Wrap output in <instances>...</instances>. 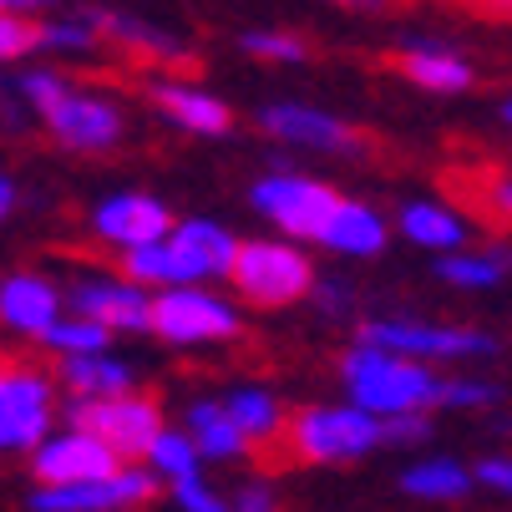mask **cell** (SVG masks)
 I'll use <instances>...</instances> for the list:
<instances>
[{
    "label": "cell",
    "instance_id": "23",
    "mask_svg": "<svg viewBox=\"0 0 512 512\" xmlns=\"http://www.w3.org/2000/svg\"><path fill=\"white\" fill-rule=\"evenodd\" d=\"M178 426L188 431V442H193V452H198L203 467H229V462L254 457L249 436L229 421V411L218 406V396H193V401L183 406V421H178Z\"/></svg>",
    "mask_w": 512,
    "mask_h": 512
},
{
    "label": "cell",
    "instance_id": "15",
    "mask_svg": "<svg viewBox=\"0 0 512 512\" xmlns=\"http://www.w3.org/2000/svg\"><path fill=\"white\" fill-rule=\"evenodd\" d=\"M26 462H31L36 487H82V482H102L107 472L122 467V462L97 442V436L66 426V421L46 436V442H41Z\"/></svg>",
    "mask_w": 512,
    "mask_h": 512
},
{
    "label": "cell",
    "instance_id": "8",
    "mask_svg": "<svg viewBox=\"0 0 512 512\" xmlns=\"http://www.w3.org/2000/svg\"><path fill=\"white\" fill-rule=\"evenodd\" d=\"M56 416H61V391L51 371L31 360L0 365V452L31 457L56 431Z\"/></svg>",
    "mask_w": 512,
    "mask_h": 512
},
{
    "label": "cell",
    "instance_id": "7",
    "mask_svg": "<svg viewBox=\"0 0 512 512\" xmlns=\"http://www.w3.org/2000/svg\"><path fill=\"white\" fill-rule=\"evenodd\" d=\"M340 198L345 193H335L325 178L300 173V168H284V163L259 173L254 188H249V208L269 224L274 239H289V244H315Z\"/></svg>",
    "mask_w": 512,
    "mask_h": 512
},
{
    "label": "cell",
    "instance_id": "11",
    "mask_svg": "<svg viewBox=\"0 0 512 512\" xmlns=\"http://www.w3.org/2000/svg\"><path fill=\"white\" fill-rule=\"evenodd\" d=\"M259 132L284 142V148H300V153H320V158H365L371 142L365 132L315 102H264L259 107Z\"/></svg>",
    "mask_w": 512,
    "mask_h": 512
},
{
    "label": "cell",
    "instance_id": "45",
    "mask_svg": "<svg viewBox=\"0 0 512 512\" xmlns=\"http://www.w3.org/2000/svg\"><path fill=\"white\" fill-rule=\"evenodd\" d=\"M6 102H16V87H6V82H0V107H6Z\"/></svg>",
    "mask_w": 512,
    "mask_h": 512
},
{
    "label": "cell",
    "instance_id": "44",
    "mask_svg": "<svg viewBox=\"0 0 512 512\" xmlns=\"http://www.w3.org/2000/svg\"><path fill=\"white\" fill-rule=\"evenodd\" d=\"M497 117H502V127H507V132H512V97H507V102H502V112H497Z\"/></svg>",
    "mask_w": 512,
    "mask_h": 512
},
{
    "label": "cell",
    "instance_id": "40",
    "mask_svg": "<svg viewBox=\"0 0 512 512\" xmlns=\"http://www.w3.org/2000/svg\"><path fill=\"white\" fill-rule=\"evenodd\" d=\"M56 0H0V16H21V21H41L51 16Z\"/></svg>",
    "mask_w": 512,
    "mask_h": 512
},
{
    "label": "cell",
    "instance_id": "35",
    "mask_svg": "<svg viewBox=\"0 0 512 512\" xmlns=\"http://www.w3.org/2000/svg\"><path fill=\"white\" fill-rule=\"evenodd\" d=\"M472 482L502 502H512V452H487L472 462Z\"/></svg>",
    "mask_w": 512,
    "mask_h": 512
},
{
    "label": "cell",
    "instance_id": "3",
    "mask_svg": "<svg viewBox=\"0 0 512 512\" xmlns=\"http://www.w3.org/2000/svg\"><path fill=\"white\" fill-rule=\"evenodd\" d=\"M355 345H376L391 355H406L416 365H477L502 350V340L482 325H452V320H421V315H371L355 325Z\"/></svg>",
    "mask_w": 512,
    "mask_h": 512
},
{
    "label": "cell",
    "instance_id": "5",
    "mask_svg": "<svg viewBox=\"0 0 512 512\" xmlns=\"http://www.w3.org/2000/svg\"><path fill=\"white\" fill-rule=\"evenodd\" d=\"M315 279H320V269L305 254V244H289V239H274V234L239 239V254H234V269H229L234 300L239 305H254V310L305 305Z\"/></svg>",
    "mask_w": 512,
    "mask_h": 512
},
{
    "label": "cell",
    "instance_id": "12",
    "mask_svg": "<svg viewBox=\"0 0 512 512\" xmlns=\"http://www.w3.org/2000/svg\"><path fill=\"white\" fill-rule=\"evenodd\" d=\"M87 224H92V239L122 259V254H137V249H148V244H163L173 234V224H178V213L158 193L117 188V193H107V198L92 203Z\"/></svg>",
    "mask_w": 512,
    "mask_h": 512
},
{
    "label": "cell",
    "instance_id": "13",
    "mask_svg": "<svg viewBox=\"0 0 512 512\" xmlns=\"http://www.w3.org/2000/svg\"><path fill=\"white\" fill-rule=\"evenodd\" d=\"M158 477L142 462H122L117 472H107L102 482H82V487H31L26 512H142L158 497Z\"/></svg>",
    "mask_w": 512,
    "mask_h": 512
},
{
    "label": "cell",
    "instance_id": "1",
    "mask_svg": "<svg viewBox=\"0 0 512 512\" xmlns=\"http://www.w3.org/2000/svg\"><path fill=\"white\" fill-rule=\"evenodd\" d=\"M16 97L46 127V137L61 153L102 158L122 148V137H127V107L102 87L66 77L61 66H26L16 77Z\"/></svg>",
    "mask_w": 512,
    "mask_h": 512
},
{
    "label": "cell",
    "instance_id": "24",
    "mask_svg": "<svg viewBox=\"0 0 512 512\" xmlns=\"http://www.w3.org/2000/svg\"><path fill=\"white\" fill-rule=\"evenodd\" d=\"M396 487H401V497H411V502H431V507H457V502H467V497L477 492L472 467L457 462V457H447V452L411 457V462L401 467Z\"/></svg>",
    "mask_w": 512,
    "mask_h": 512
},
{
    "label": "cell",
    "instance_id": "22",
    "mask_svg": "<svg viewBox=\"0 0 512 512\" xmlns=\"http://www.w3.org/2000/svg\"><path fill=\"white\" fill-rule=\"evenodd\" d=\"M56 391L66 401H107V396H127L137 391V365L117 350H97V355H77V360H56Z\"/></svg>",
    "mask_w": 512,
    "mask_h": 512
},
{
    "label": "cell",
    "instance_id": "20",
    "mask_svg": "<svg viewBox=\"0 0 512 512\" xmlns=\"http://www.w3.org/2000/svg\"><path fill=\"white\" fill-rule=\"evenodd\" d=\"M168 244L183 254V264L193 269L198 284H218L229 279L234 269V254H239V234L229 224H218V218H203V213H188L173 224Z\"/></svg>",
    "mask_w": 512,
    "mask_h": 512
},
{
    "label": "cell",
    "instance_id": "25",
    "mask_svg": "<svg viewBox=\"0 0 512 512\" xmlns=\"http://www.w3.org/2000/svg\"><path fill=\"white\" fill-rule=\"evenodd\" d=\"M218 406H224L229 421L249 436V447L284 442V421H289V411H284V401H279L269 386H259V381H239V386H229L224 396H218Z\"/></svg>",
    "mask_w": 512,
    "mask_h": 512
},
{
    "label": "cell",
    "instance_id": "27",
    "mask_svg": "<svg viewBox=\"0 0 512 512\" xmlns=\"http://www.w3.org/2000/svg\"><path fill=\"white\" fill-rule=\"evenodd\" d=\"M117 274L132 279L137 289H148V295H163V289H188L198 284L193 269L183 264V254L163 239V244H148V249H137V254H122L117 259Z\"/></svg>",
    "mask_w": 512,
    "mask_h": 512
},
{
    "label": "cell",
    "instance_id": "28",
    "mask_svg": "<svg viewBox=\"0 0 512 512\" xmlns=\"http://www.w3.org/2000/svg\"><path fill=\"white\" fill-rule=\"evenodd\" d=\"M36 31H41V56L87 61V56L102 51V31H97V21H92L87 6H77V11H51V16L36 21Z\"/></svg>",
    "mask_w": 512,
    "mask_h": 512
},
{
    "label": "cell",
    "instance_id": "4",
    "mask_svg": "<svg viewBox=\"0 0 512 512\" xmlns=\"http://www.w3.org/2000/svg\"><path fill=\"white\" fill-rule=\"evenodd\" d=\"M284 447L305 467H345V462H360V457L381 452L386 431H381L376 416H365L350 401H315V406L289 411Z\"/></svg>",
    "mask_w": 512,
    "mask_h": 512
},
{
    "label": "cell",
    "instance_id": "41",
    "mask_svg": "<svg viewBox=\"0 0 512 512\" xmlns=\"http://www.w3.org/2000/svg\"><path fill=\"white\" fill-rule=\"evenodd\" d=\"M16 203H21V183H16L6 168H0V224H6V218L16 213Z\"/></svg>",
    "mask_w": 512,
    "mask_h": 512
},
{
    "label": "cell",
    "instance_id": "6",
    "mask_svg": "<svg viewBox=\"0 0 512 512\" xmlns=\"http://www.w3.org/2000/svg\"><path fill=\"white\" fill-rule=\"evenodd\" d=\"M148 335L173 350H208V345H234L244 335V310L234 295H218L213 284L163 289L153 295Z\"/></svg>",
    "mask_w": 512,
    "mask_h": 512
},
{
    "label": "cell",
    "instance_id": "30",
    "mask_svg": "<svg viewBox=\"0 0 512 512\" xmlns=\"http://www.w3.org/2000/svg\"><path fill=\"white\" fill-rule=\"evenodd\" d=\"M239 51L264 61V66H305L310 61V41L284 31V26H249L239 31Z\"/></svg>",
    "mask_w": 512,
    "mask_h": 512
},
{
    "label": "cell",
    "instance_id": "42",
    "mask_svg": "<svg viewBox=\"0 0 512 512\" xmlns=\"http://www.w3.org/2000/svg\"><path fill=\"white\" fill-rule=\"evenodd\" d=\"M325 6L350 11V16H376V11H386V6H391V0H325Z\"/></svg>",
    "mask_w": 512,
    "mask_h": 512
},
{
    "label": "cell",
    "instance_id": "37",
    "mask_svg": "<svg viewBox=\"0 0 512 512\" xmlns=\"http://www.w3.org/2000/svg\"><path fill=\"white\" fill-rule=\"evenodd\" d=\"M229 507H234V512H284L269 477H244V482L229 492Z\"/></svg>",
    "mask_w": 512,
    "mask_h": 512
},
{
    "label": "cell",
    "instance_id": "21",
    "mask_svg": "<svg viewBox=\"0 0 512 512\" xmlns=\"http://www.w3.org/2000/svg\"><path fill=\"white\" fill-rule=\"evenodd\" d=\"M315 244L325 254H340V259H376L391 244V218L365 198H340Z\"/></svg>",
    "mask_w": 512,
    "mask_h": 512
},
{
    "label": "cell",
    "instance_id": "18",
    "mask_svg": "<svg viewBox=\"0 0 512 512\" xmlns=\"http://www.w3.org/2000/svg\"><path fill=\"white\" fill-rule=\"evenodd\" d=\"M396 71L426 97H462L477 87V66L462 46L436 41V36H411L396 46Z\"/></svg>",
    "mask_w": 512,
    "mask_h": 512
},
{
    "label": "cell",
    "instance_id": "29",
    "mask_svg": "<svg viewBox=\"0 0 512 512\" xmlns=\"http://www.w3.org/2000/svg\"><path fill=\"white\" fill-rule=\"evenodd\" d=\"M142 467H148L158 477V487H173V482H188V477H203V462L188 442V431L178 421H168L158 436H153V447L142 452Z\"/></svg>",
    "mask_w": 512,
    "mask_h": 512
},
{
    "label": "cell",
    "instance_id": "14",
    "mask_svg": "<svg viewBox=\"0 0 512 512\" xmlns=\"http://www.w3.org/2000/svg\"><path fill=\"white\" fill-rule=\"evenodd\" d=\"M148 102L173 132L208 137V142L229 137L234 122H239L224 97H218L213 87H203V82H193V77H183V71H173V77H148Z\"/></svg>",
    "mask_w": 512,
    "mask_h": 512
},
{
    "label": "cell",
    "instance_id": "2",
    "mask_svg": "<svg viewBox=\"0 0 512 512\" xmlns=\"http://www.w3.org/2000/svg\"><path fill=\"white\" fill-rule=\"evenodd\" d=\"M340 401L360 406L376 421H396V416H431L442 401V371L416 365L406 355L376 350V345H345L340 350Z\"/></svg>",
    "mask_w": 512,
    "mask_h": 512
},
{
    "label": "cell",
    "instance_id": "17",
    "mask_svg": "<svg viewBox=\"0 0 512 512\" xmlns=\"http://www.w3.org/2000/svg\"><path fill=\"white\" fill-rule=\"evenodd\" d=\"M66 315V295L61 279L41 274V269H11L0 274V325L21 340H46V330Z\"/></svg>",
    "mask_w": 512,
    "mask_h": 512
},
{
    "label": "cell",
    "instance_id": "34",
    "mask_svg": "<svg viewBox=\"0 0 512 512\" xmlns=\"http://www.w3.org/2000/svg\"><path fill=\"white\" fill-rule=\"evenodd\" d=\"M168 497H173V507H178V512H234V507H229V492H218L208 477L173 482V487H168Z\"/></svg>",
    "mask_w": 512,
    "mask_h": 512
},
{
    "label": "cell",
    "instance_id": "16",
    "mask_svg": "<svg viewBox=\"0 0 512 512\" xmlns=\"http://www.w3.org/2000/svg\"><path fill=\"white\" fill-rule=\"evenodd\" d=\"M87 11H92V21L102 31V46H117V51H127L137 61L158 66V77H173V71H183L188 56H193L183 36L163 31L158 21L137 16V11H122V6H87Z\"/></svg>",
    "mask_w": 512,
    "mask_h": 512
},
{
    "label": "cell",
    "instance_id": "36",
    "mask_svg": "<svg viewBox=\"0 0 512 512\" xmlns=\"http://www.w3.org/2000/svg\"><path fill=\"white\" fill-rule=\"evenodd\" d=\"M305 305H315V315H325V320H345V315L355 310V289L340 284V279H325V274H320Z\"/></svg>",
    "mask_w": 512,
    "mask_h": 512
},
{
    "label": "cell",
    "instance_id": "32",
    "mask_svg": "<svg viewBox=\"0 0 512 512\" xmlns=\"http://www.w3.org/2000/svg\"><path fill=\"white\" fill-rule=\"evenodd\" d=\"M502 406V386L487 376H442V401L436 411H492Z\"/></svg>",
    "mask_w": 512,
    "mask_h": 512
},
{
    "label": "cell",
    "instance_id": "31",
    "mask_svg": "<svg viewBox=\"0 0 512 512\" xmlns=\"http://www.w3.org/2000/svg\"><path fill=\"white\" fill-rule=\"evenodd\" d=\"M56 360H77V355H97V350H112V335L102 330V325H92V320H82V315H61L51 330H46V340H41Z\"/></svg>",
    "mask_w": 512,
    "mask_h": 512
},
{
    "label": "cell",
    "instance_id": "26",
    "mask_svg": "<svg viewBox=\"0 0 512 512\" xmlns=\"http://www.w3.org/2000/svg\"><path fill=\"white\" fill-rule=\"evenodd\" d=\"M431 274L442 279L447 289H462V295H487L497 289L507 274H512V254L502 244H487V249H457V254H442L431 264Z\"/></svg>",
    "mask_w": 512,
    "mask_h": 512
},
{
    "label": "cell",
    "instance_id": "33",
    "mask_svg": "<svg viewBox=\"0 0 512 512\" xmlns=\"http://www.w3.org/2000/svg\"><path fill=\"white\" fill-rule=\"evenodd\" d=\"M41 56V31L36 21H21V16H0V66H21Z\"/></svg>",
    "mask_w": 512,
    "mask_h": 512
},
{
    "label": "cell",
    "instance_id": "38",
    "mask_svg": "<svg viewBox=\"0 0 512 512\" xmlns=\"http://www.w3.org/2000/svg\"><path fill=\"white\" fill-rule=\"evenodd\" d=\"M381 431H386V447H396V452H416V447H426L431 442V416H396V421H381Z\"/></svg>",
    "mask_w": 512,
    "mask_h": 512
},
{
    "label": "cell",
    "instance_id": "9",
    "mask_svg": "<svg viewBox=\"0 0 512 512\" xmlns=\"http://www.w3.org/2000/svg\"><path fill=\"white\" fill-rule=\"evenodd\" d=\"M61 421L97 436L117 462H142V452L153 447V436L168 426L163 406L148 391H127V396H107V401H66Z\"/></svg>",
    "mask_w": 512,
    "mask_h": 512
},
{
    "label": "cell",
    "instance_id": "10",
    "mask_svg": "<svg viewBox=\"0 0 512 512\" xmlns=\"http://www.w3.org/2000/svg\"><path fill=\"white\" fill-rule=\"evenodd\" d=\"M66 310L82 315L92 325H102L112 340L117 335H148V315H153V295L137 289L132 279H122L117 269H82L61 279Z\"/></svg>",
    "mask_w": 512,
    "mask_h": 512
},
{
    "label": "cell",
    "instance_id": "39",
    "mask_svg": "<svg viewBox=\"0 0 512 512\" xmlns=\"http://www.w3.org/2000/svg\"><path fill=\"white\" fill-rule=\"evenodd\" d=\"M482 193H487V208L502 218V224H512V173H492L482 183Z\"/></svg>",
    "mask_w": 512,
    "mask_h": 512
},
{
    "label": "cell",
    "instance_id": "43",
    "mask_svg": "<svg viewBox=\"0 0 512 512\" xmlns=\"http://www.w3.org/2000/svg\"><path fill=\"white\" fill-rule=\"evenodd\" d=\"M472 6H492V11H512V0H472Z\"/></svg>",
    "mask_w": 512,
    "mask_h": 512
},
{
    "label": "cell",
    "instance_id": "19",
    "mask_svg": "<svg viewBox=\"0 0 512 512\" xmlns=\"http://www.w3.org/2000/svg\"><path fill=\"white\" fill-rule=\"evenodd\" d=\"M391 229L421 254H457L472 244V218L447 198H406L391 218Z\"/></svg>",
    "mask_w": 512,
    "mask_h": 512
}]
</instances>
